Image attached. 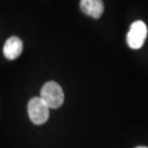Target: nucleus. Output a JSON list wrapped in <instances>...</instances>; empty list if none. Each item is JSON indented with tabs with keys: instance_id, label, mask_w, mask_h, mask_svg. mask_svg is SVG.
I'll return each mask as SVG.
<instances>
[{
	"instance_id": "7ed1b4c3",
	"label": "nucleus",
	"mask_w": 148,
	"mask_h": 148,
	"mask_svg": "<svg viewBox=\"0 0 148 148\" xmlns=\"http://www.w3.org/2000/svg\"><path fill=\"white\" fill-rule=\"evenodd\" d=\"M147 37L146 24L141 20L133 22L130 26L129 32L127 34V43L130 48L140 49L144 44Z\"/></svg>"
},
{
	"instance_id": "f257e3e1",
	"label": "nucleus",
	"mask_w": 148,
	"mask_h": 148,
	"mask_svg": "<svg viewBox=\"0 0 148 148\" xmlns=\"http://www.w3.org/2000/svg\"><path fill=\"white\" fill-rule=\"evenodd\" d=\"M40 98L45 102L49 109H58L64 103V94L63 88L56 82L50 81L43 85L40 90Z\"/></svg>"
},
{
	"instance_id": "20e7f679",
	"label": "nucleus",
	"mask_w": 148,
	"mask_h": 148,
	"mask_svg": "<svg viewBox=\"0 0 148 148\" xmlns=\"http://www.w3.org/2000/svg\"><path fill=\"white\" fill-rule=\"evenodd\" d=\"M23 50V42L19 38L11 37L9 38L4 44L3 53L8 60H16L20 56Z\"/></svg>"
},
{
	"instance_id": "f03ea898",
	"label": "nucleus",
	"mask_w": 148,
	"mask_h": 148,
	"mask_svg": "<svg viewBox=\"0 0 148 148\" xmlns=\"http://www.w3.org/2000/svg\"><path fill=\"white\" fill-rule=\"evenodd\" d=\"M49 107L40 97H33L28 103V114L36 125H41L48 120Z\"/></svg>"
},
{
	"instance_id": "423d86ee",
	"label": "nucleus",
	"mask_w": 148,
	"mask_h": 148,
	"mask_svg": "<svg viewBox=\"0 0 148 148\" xmlns=\"http://www.w3.org/2000/svg\"><path fill=\"white\" fill-rule=\"evenodd\" d=\"M136 148H148L146 146H138V147H136Z\"/></svg>"
},
{
	"instance_id": "39448f33",
	"label": "nucleus",
	"mask_w": 148,
	"mask_h": 148,
	"mask_svg": "<svg viewBox=\"0 0 148 148\" xmlns=\"http://www.w3.org/2000/svg\"><path fill=\"white\" fill-rule=\"evenodd\" d=\"M80 8L83 13L93 18H99L104 12V4L102 0H81Z\"/></svg>"
}]
</instances>
